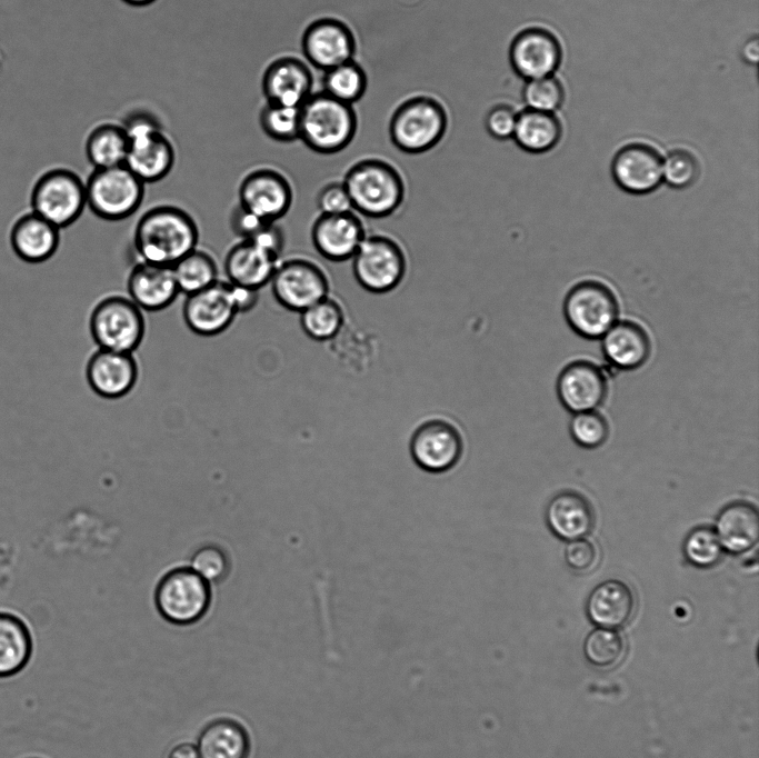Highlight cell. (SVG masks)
Returning a JSON list of instances; mask_svg holds the SVG:
<instances>
[{"mask_svg":"<svg viewBox=\"0 0 759 758\" xmlns=\"http://www.w3.org/2000/svg\"><path fill=\"white\" fill-rule=\"evenodd\" d=\"M196 747L201 758H248L251 741L239 721L217 718L200 730Z\"/></svg>","mask_w":759,"mask_h":758,"instance_id":"cell-30","label":"cell"},{"mask_svg":"<svg viewBox=\"0 0 759 758\" xmlns=\"http://www.w3.org/2000/svg\"><path fill=\"white\" fill-rule=\"evenodd\" d=\"M166 758H201L196 745L191 742H179L172 746Z\"/></svg>","mask_w":759,"mask_h":758,"instance_id":"cell-49","label":"cell"},{"mask_svg":"<svg viewBox=\"0 0 759 758\" xmlns=\"http://www.w3.org/2000/svg\"><path fill=\"white\" fill-rule=\"evenodd\" d=\"M635 595L621 580L608 579L598 584L586 600V616L598 628L625 627L635 612Z\"/></svg>","mask_w":759,"mask_h":758,"instance_id":"cell-27","label":"cell"},{"mask_svg":"<svg viewBox=\"0 0 759 758\" xmlns=\"http://www.w3.org/2000/svg\"><path fill=\"white\" fill-rule=\"evenodd\" d=\"M323 92L344 103L359 101L368 86L363 68L353 59L324 71Z\"/></svg>","mask_w":759,"mask_h":758,"instance_id":"cell-36","label":"cell"},{"mask_svg":"<svg viewBox=\"0 0 759 758\" xmlns=\"http://www.w3.org/2000/svg\"><path fill=\"white\" fill-rule=\"evenodd\" d=\"M86 183L87 207L106 221L131 217L144 198V183L124 164L93 169Z\"/></svg>","mask_w":759,"mask_h":758,"instance_id":"cell-9","label":"cell"},{"mask_svg":"<svg viewBox=\"0 0 759 758\" xmlns=\"http://www.w3.org/2000/svg\"><path fill=\"white\" fill-rule=\"evenodd\" d=\"M742 57L749 63H757L759 57V41L757 37L749 39L742 48Z\"/></svg>","mask_w":759,"mask_h":758,"instance_id":"cell-50","label":"cell"},{"mask_svg":"<svg viewBox=\"0 0 759 758\" xmlns=\"http://www.w3.org/2000/svg\"><path fill=\"white\" fill-rule=\"evenodd\" d=\"M189 567L211 585L228 576L230 560L221 547L203 545L191 555Z\"/></svg>","mask_w":759,"mask_h":758,"instance_id":"cell-42","label":"cell"},{"mask_svg":"<svg viewBox=\"0 0 759 758\" xmlns=\"http://www.w3.org/2000/svg\"><path fill=\"white\" fill-rule=\"evenodd\" d=\"M601 339L606 360L619 370H635L641 367L651 352L648 332L635 321H617Z\"/></svg>","mask_w":759,"mask_h":758,"instance_id":"cell-28","label":"cell"},{"mask_svg":"<svg viewBox=\"0 0 759 758\" xmlns=\"http://www.w3.org/2000/svg\"><path fill=\"white\" fill-rule=\"evenodd\" d=\"M124 3L132 6V7H146L151 3H153L157 0H121Z\"/></svg>","mask_w":759,"mask_h":758,"instance_id":"cell-51","label":"cell"},{"mask_svg":"<svg viewBox=\"0 0 759 758\" xmlns=\"http://www.w3.org/2000/svg\"><path fill=\"white\" fill-rule=\"evenodd\" d=\"M270 288L284 309L301 312L330 295V279L324 268L307 257H291L277 266Z\"/></svg>","mask_w":759,"mask_h":758,"instance_id":"cell-12","label":"cell"},{"mask_svg":"<svg viewBox=\"0 0 759 758\" xmlns=\"http://www.w3.org/2000/svg\"><path fill=\"white\" fill-rule=\"evenodd\" d=\"M523 100L528 109L551 112L561 104L563 89L551 76L531 79L523 89Z\"/></svg>","mask_w":759,"mask_h":758,"instance_id":"cell-43","label":"cell"},{"mask_svg":"<svg viewBox=\"0 0 759 758\" xmlns=\"http://www.w3.org/2000/svg\"><path fill=\"white\" fill-rule=\"evenodd\" d=\"M626 644L615 629L596 628L588 632L582 644L586 661L598 669L617 666L625 656Z\"/></svg>","mask_w":759,"mask_h":758,"instance_id":"cell-37","label":"cell"},{"mask_svg":"<svg viewBox=\"0 0 759 758\" xmlns=\"http://www.w3.org/2000/svg\"><path fill=\"white\" fill-rule=\"evenodd\" d=\"M569 431L573 441L586 449H596L602 446L609 436L607 420L597 411H583L573 413Z\"/></svg>","mask_w":759,"mask_h":758,"instance_id":"cell-40","label":"cell"},{"mask_svg":"<svg viewBox=\"0 0 759 758\" xmlns=\"http://www.w3.org/2000/svg\"><path fill=\"white\" fill-rule=\"evenodd\" d=\"M128 297L147 312L161 311L179 292L171 267L138 261L127 278Z\"/></svg>","mask_w":759,"mask_h":758,"instance_id":"cell-23","label":"cell"},{"mask_svg":"<svg viewBox=\"0 0 759 758\" xmlns=\"http://www.w3.org/2000/svg\"><path fill=\"white\" fill-rule=\"evenodd\" d=\"M410 451L422 470L432 473L448 471L463 453L462 432L453 421L436 416L415 430Z\"/></svg>","mask_w":759,"mask_h":758,"instance_id":"cell-13","label":"cell"},{"mask_svg":"<svg viewBox=\"0 0 759 758\" xmlns=\"http://www.w3.org/2000/svg\"><path fill=\"white\" fill-rule=\"evenodd\" d=\"M33 650L32 635L26 622L10 612H0V678L20 672Z\"/></svg>","mask_w":759,"mask_h":758,"instance_id":"cell-31","label":"cell"},{"mask_svg":"<svg viewBox=\"0 0 759 758\" xmlns=\"http://www.w3.org/2000/svg\"><path fill=\"white\" fill-rule=\"evenodd\" d=\"M356 37L342 20L322 17L310 22L301 38L307 61L317 69L328 70L353 59Z\"/></svg>","mask_w":759,"mask_h":758,"instance_id":"cell-15","label":"cell"},{"mask_svg":"<svg viewBox=\"0 0 759 758\" xmlns=\"http://www.w3.org/2000/svg\"><path fill=\"white\" fill-rule=\"evenodd\" d=\"M238 312L227 280L186 296L182 318L190 331L201 337H213L226 331Z\"/></svg>","mask_w":759,"mask_h":758,"instance_id":"cell-16","label":"cell"},{"mask_svg":"<svg viewBox=\"0 0 759 758\" xmlns=\"http://www.w3.org/2000/svg\"><path fill=\"white\" fill-rule=\"evenodd\" d=\"M611 173L621 190L647 195L662 182V157L648 144L631 143L616 153Z\"/></svg>","mask_w":759,"mask_h":758,"instance_id":"cell-19","label":"cell"},{"mask_svg":"<svg viewBox=\"0 0 759 758\" xmlns=\"http://www.w3.org/2000/svg\"><path fill=\"white\" fill-rule=\"evenodd\" d=\"M230 227L240 239H251L269 222L237 205L230 213Z\"/></svg>","mask_w":759,"mask_h":758,"instance_id":"cell-47","label":"cell"},{"mask_svg":"<svg viewBox=\"0 0 759 758\" xmlns=\"http://www.w3.org/2000/svg\"><path fill=\"white\" fill-rule=\"evenodd\" d=\"M367 233L362 217L353 210L331 215L319 213L310 230L316 251L333 262L351 259Z\"/></svg>","mask_w":759,"mask_h":758,"instance_id":"cell-17","label":"cell"},{"mask_svg":"<svg viewBox=\"0 0 759 758\" xmlns=\"http://www.w3.org/2000/svg\"><path fill=\"white\" fill-rule=\"evenodd\" d=\"M259 124L267 137L278 142L299 139L300 107L266 103L259 113Z\"/></svg>","mask_w":759,"mask_h":758,"instance_id":"cell-39","label":"cell"},{"mask_svg":"<svg viewBox=\"0 0 759 758\" xmlns=\"http://www.w3.org/2000/svg\"><path fill=\"white\" fill-rule=\"evenodd\" d=\"M212 599L211 585L189 566L166 572L157 584L154 605L169 624L190 626L208 612Z\"/></svg>","mask_w":759,"mask_h":758,"instance_id":"cell-8","label":"cell"},{"mask_svg":"<svg viewBox=\"0 0 759 758\" xmlns=\"http://www.w3.org/2000/svg\"><path fill=\"white\" fill-rule=\"evenodd\" d=\"M358 129L352 104L323 91L312 92L300 106L299 139L312 151L337 153L347 148Z\"/></svg>","mask_w":759,"mask_h":758,"instance_id":"cell-3","label":"cell"},{"mask_svg":"<svg viewBox=\"0 0 759 758\" xmlns=\"http://www.w3.org/2000/svg\"><path fill=\"white\" fill-rule=\"evenodd\" d=\"M313 76L309 66L293 56H283L266 68L261 88L268 103L300 107L312 93Z\"/></svg>","mask_w":759,"mask_h":758,"instance_id":"cell-22","label":"cell"},{"mask_svg":"<svg viewBox=\"0 0 759 758\" xmlns=\"http://www.w3.org/2000/svg\"><path fill=\"white\" fill-rule=\"evenodd\" d=\"M293 197L294 191L289 178L281 171L268 167L248 172L238 189V205L272 222L288 213Z\"/></svg>","mask_w":759,"mask_h":758,"instance_id":"cell-14","label":"cell"},{"mask_svg":"<svg viewBox=\"0 0 759 758\" xmlns=\"http://www.w3.org/2000/svg\"><path fill=\"white\" fill-rule=\"evenodd\" d=\"M682 552L687 562L696 568L708 569L720 562L723 549L711 527L699 526L686 536Z\"/></svg>","mask_w":759,"mask_h":758,"instance_id":"cell-38","label":"cell"},{"mask_svg":"<svg viewBox=\"0 0 759 758\" xmlns=\"http://www.w3.org/2000/svg\"><path fill=\"white\" fill-rule=\"evenodd\" d=\"M713 530L723 551L742 555L756 547L759 539V515L747 501L725 506L716 517Z\"/></svg>","mask_w":759,"mask_h":758,"instance_id":"cell-29","label":"cell"},{"mask_svg":"<svg viewBox=\"0 0 759 758\" xmlns=\"http://www.w3.org/2000/svg\"><path fill=\"white\" fill-rule=\"evenodd\" d=\"M30 206L31 211L61 230L74 223L87 208L86 183L72 170L51 169L34 182Z\"/></svg>","mask_w":759,"mask_h":758,"instance_id":"cell-10","label":"cell"},{"mask_svg":"<svg viewBox=\"0 0 759 758\" xmlns=\"http://www.w3.org/2000/svg\"><path fill=\"white\" fill-rule=\"evenodd\" d=\"M518 113L515 109L505 103H499L489 109L485 117V128L487 132L497 140L512 138Z\"/></svg>","mask_w":759,"mask_h":758,"instance_id":"cell-44","label":"cell"},{"mask_svg":"<svg viewBox=\"0 0 759 758\" xmlns=\"http://www.w3.org/2000/svg\"><path fill=\"white\" fill-rule=\"evenodd\" d=\"M281 257L251 240L240 239L227 252L223 261L226 280L260 290L270 279Z\"/></svg>","mask_w":759,"mask_h":758,"instance_id":"cell-24","label":"cell"},{"mask_svg":"<svg viewBox=\"0 0 759 758\" xmlns=\"http://www.w3.org/2000/svg\"><path fill=\"white\" fill-rule=\"evenodd\" d=\"M607 391L605 372L589 360L568 363L557 379L558 398L572 413L596 410L605 401Z\"/></svg>","mask_w":759,"mask_h":758,"instance_id":"cell-18","label":"cell"},{"mask_svg":"<svg viewBox=\"0 0 759 758\" xmlns=\"http://www.w3.org/2000/svg\"><path fill=\"white\" fill-rule=\"evenodd\" d=\"M89 331L99 349L133 353L146 335L144 315L128 296H107L92 308Z\"/></svg>","mask_w":759,"mask_h":758,"instance_id":"cell-7","label":"cell"},{"mask_svg":"<svg viewBox=\"0 0 759 758\" xmlns=\"http://www.w3.org/2000/svg\"><path fill=\"white\" fill-rule=\"evenodd\" d=\"M180 293L186 296L201 291L219 280L216 259L198 247L182 257L172 267Z\"/></svg>","mask_w":759,"mask_h":758,"instance_id":"cell-34","label":"cell"},{"mask_svg":"<svg viewBox=\"0 0 759 758\" xmlns=\"http://www.w3.org/2000/svg\"><path fill=\"white\" fill-rule=\"evenodd\" d=\"M129 140L122 124L102 123L86 140V156L93 169L124 164Z\"/></svg>","mask_w":759,"mask_h":758,"instance_id":"cell-33","label":"cell"},{"mask_svg":"<svg viewBox=\"0 0 759 758\" xmlns=\"http://www.w3.org/2000/svg\"><path fill=\"white\" fill-rule=\"evenodd\" d=\"M545 521L557 538L571 541L586 538L592 531L596 516L585 496L576 491H561L547 503Z\"/></svg>","mask_w":759,"mask_h":758,"instance_id":"cell-26","label":"cell"},{"mask_svg":"<svg viewBox=\"0 0 759 758\" xmlns=\"http://www.w3.org/2000/svg\"><path fill=\"white\" fill-rule=\"evenodd\" d=\"M342 182L353 211L361 217L381 219L400 210L407 197L406 180L390 161L366 157L353 162Z\"/></svg>","mask_w":759,"mask_h":758,"instance_id":"cell-2","label":"cell"},{"mask_svg":"<svg viewBox=\"0 0 759 758\" xmlns=\"http://www.w3.org/2000/svg\"><path fill=\"white\" fill-rule=\"evenodd\" d=\"M139 366L133 353L97 349L86 365V378L94 393L106 399L128 395L136 386Z\"/></svg>","mask_w":759,"mask_h":758,"instance_id":"cell-20","label":"cell"},{"mask_svg":"<svg viewBox=\"0 0 759 758\" xmlns=\"http://www.w3.org/2000/svg\"><path fill=\"white\" fill-rule=\"evenodd\" d=\"M316 203L320 213L331 215L353 210L342 180L323 184L317 193Z\"/></svg>","mask_w":759,"mask_h":758,"instance_id":"cell-45","label":"cell"},{"mask_svg":"<svg viewBox=\"0 0 759 758\" xmlns=\"http://www.w3.org/2000/svg\"><path fill=\"white\" fill-rule=\"evenodd\" d=\"M569 327L586 339H601L618 321L619 302L606 283L588 279L576 283L563 300Z\"/></svg>","mask_w":759,"mask_h":758,"instance_id":"cell-11","label":"cell"},{"mask_svg":"<svg viewBox=\"0 0 759 758\" xmlns=\"http://www.w3.org/2000/svg\"><path fill=\"white\" fill-rule=\"evenodd\" d=\"M199 228L192 216L180 207L159 205L137 221L132 245L139 261L172 267L198 247Z\"/></svg>","mask_w":759,"mask_h":758,"instance_id":"cell-1","label":"cell"},{"mask_svg":"<svg viewBox=\"0 0 759 758\" xmlns=\"http://www.w3.org/2000/svg\"><path fill=\"white\" fill-rule=\"evenodd\" d=\"M344 310L339 300L331 295L300 312L303 332L314 341H329L342 329Z\"/></svg>","mask_w":759,"mask_h":758,"instance_id":"cell-35","label":"cell"},{"mask_svg":"<svg viewBox=\"0 0 759 758\" xmlns=\"http://www.w3.org/2000/svg\"><path fill=\"white\" fill-rule=\"evenodd\" d=\"M513 70L527 80L551 76L561 60L557 38L541 28H528L519 32L509 48Z\"/></svg>","mask_w":759,"mask_h":758,"instance_id":"cell-21","label":"cell"},{"mask_svg":"<svg viewBox=\"0 0 759 758\" xmlns=\"http://www.w3.org/2000/svg\"><path fill=\"white\" fill-rule=\"evenodd\" d=\"M9 242L20 260L31 265L42 263L57 252L60 245V229L30 211L13 222Z\"/></svg>","mask_w":759,"mask_h":758,"instance_id":"cell-25","label":"cell"},{"mask_svg":"<svg viewBox=\"0 0 759 758\" xmlns=\"http://www.w3.org/2000/svg\"><path fill=\"white\" fill-rule=\"evenodd\" d=\"M445 106L429 94H415L400 102L389 121L392 144L409 154L426 152L436 147L448 129Z\"/></svg>","mask_w":759,"mask_h":758,"instance_id":"cell-4","label":"cell"},{"mask_svg":"<svg viewBox=\"0 0 759 758\" xmlns=\"http://www.w3.org/2000/svg\"><path fill=\"white\" fill-rule=\"evenodd\" d=\"M561 137L558 119L546 111L527 109L518 113L512 138L517 144L532 153H541L552 149Z\"/></svg>","mask_w":759,"mask_h":758,"instance_id":"cell-32","label":"cell"},{"mask_svg":"<svg viewBox=\"0 0 759 758\" xmlns=\"http://www.w3.org/2000/svg\"><path fill=\"white\" fill-rule=\"evenodd\" d=\"M350 260L358 285L377 295L395 290L408 271V256L402 243L383 232L367 233Z\"/></svg>","mask_w":759,"mask_h":758,"instance_id":"cell-6","label":"cell"},{"mask_svg":"<svg viewBox=\"0 0 759 758\" xmlns=\"http://www.w3.org/2000/svg\"><path fill=\"white\" fill-rule=\"evenodd\" d=\"M228 283L238 315L249 312L257 306L260 290L238 286L230 281H228Z\"/></svg>","mask_w":759,"mask_h":758,"instance_id":"cell-48","label":"cell"},{"mask_svg":"<svg viewBox=\"0 0 759 758\" xmlns=\"http://www.w3.org/2000/svg\"><path fill=\"white\" fill-rule=\"evenodd\" d=\"M563 557L570 569L585 572L590 571L598 562V550L592 541L580 538L567 541Z\"/></svg>","mask_w":759,"mask_h":758,"instance_id":"cell-46","label":"cell"},{"mask_svg":"<svg viewBox=\"0 0 759 758\" xmlns=\"http://www.w3.org/2000/svg\"><path fill=\"white\" fill-rule=\"evenodd\" d=\"M698 176V160L687 150H673L662 159V181L673 189L691 187L697 181Z\"/></svg>","mask_w":759,"mask_h":758,"instance_id":"cell-41","label":"cell"},{"mask_svg":"<svg viewBox=\"0 0 759 758\" xmlns=\"http://www.w3.org/2000/svg\"><path fill=\"white\" fill-rule=\"evenodd\" d=\"M128 140L124 166L144 184L164 179L176 162V151L159 121L150 113H130L122 124Z\"/></svg>","mask_w":759,"mask_h":758,"instance_id":"cell-5","label":"cell"}]
</instances>
